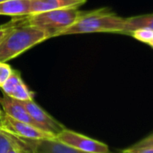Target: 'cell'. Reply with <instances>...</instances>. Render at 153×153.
I'll list each match as a JSON object with an SVG mask.
<instances>
[{
  "label": "cell",
  "instance_id": "obj_1",
  "mask_svg": "<svg viewBox=\"0 0 153 153\" xmlns=\"http://www.w3.org/2000/svg\"><path fill=\"white\" fill-rule=\"evenodd\" d=\"M94 32H111L124 35L125 18L118 16L108 8L84 11L82 16L61 32L60 36Z\"/></svg>",
  "mask_w": 153,
  "mask_h": 153
},
{
  "label": "cell",
  "instance_id": "obj_2",
  "mask_svg": "<svg viewBox=\"0 0 153 153\" xmlns=\"http://www.w3.org/2000/svg\"><path fill=\"white\" fill-rule=\"evenodd\" d=\"M84 13L78 8L53 10L40 13L15 17L17 23L29 25L42 30L48 39L60 36L66 29L74 24Z\"/></svg>",
  "mask_w": 153,
  "mask_h": 153
},
{
  "label": "cell",
  "instance_id": "obj_3",
  "mask_svg": "<svg viewBox=\"0 0 153 153\" xmlns=\"http://www.w3.org/2000/svg\"><path fill=\"white\" fill-rule=\"evenodd\" d=\"M14 21V28L0 43V62L6 63L35 45L49 39L42 30L29 25L19 24L15 19Z\"/></svg>",
  "mask_w": 153,
  "mask_h": 153
},
{
  "label": "cell",
  "instance_id": "obj_4",
  "mask_svg": "<svg viewBox=\"0 0 153 153\" xmlns=\"http://www.w3.org/2000/svg\"><path fill=\"white\" fill-rule=\"evenodd\" d=\"M0 130L14 137L32 141L55 139L54 134L43 131L34 126L17 121L6 115L0 118Z\"/></svg>",
  "mask_w": 153,
  "mask_h": 153
},
{
  "label": "cell",
  "instance_id": "obj_5",
  "mask_svg": "<svg viewBox=\"0 0 153 153\" xmlns=\"http://www.w3.org/2000/svg\"><path fill=\"white\" fill-rule=\"evenodd\" d=\"M55 140L83 152L110 153L106 143L66 128L55 136Z\"/></svg>",
  "mask_w": 153,
  "mask_h": 153
},
{
  "label": "cell",
  "instance_id": "obj_6",
  "mask_svg": "<svg viewBox=\"0 0 153 153\" xmlns=\"http://www.w3.org/2000/svg\"><path fill=\"white\" fill-rule=\"evenodd\" d=\"M19 102L23 106V108L31 116L32 120L41 130L50 133L56 136L59 133L65 129V127L61 124L56 121L39 105H37V103H35L33 100Z\"/></svg>",
  "mask_w": 153,
  "mask_h": 153
},
{
  "label": "cell",
  "instance_id": "obj_7",
  "mask_svg": "<svg viewBox=\"0 0 153 153\" xmlns=\"http://www.w3.org/2000/svg\"><path fill=\"white\" fill-rule=\"evenodd\" d=\"M20 143L38 153H86L69 147L55 139L32 141L15 137Z\"/></svg>",
  "mask_w": 153,
  "mask_h": 153
},
{
  "label": "cell",
  "instance_id": "obj_8",
  "mask_svg": "<svg viewBox=\"0 0 153 153\" xmlns=\"http://www.w3.org/2000/svg\"><path fill=\"white\" fill-rule=\"evenodd\" d=\"M87 0H31L30 14L59 9L78 8Z\"/></svg>",
  "mask_w": 153,
  "mask_h": 153
},
{
  "label": "cell",
  "instance_id": "obj_9",
  "mask_svg": "<svg viewBox=\"0 0 153 153\" xmlns=\"http://www.w3.org/2000/svg\"><path fill=\"white\" fill-rule=\"evenodd\" d=\"M0 103L2 105L5 115L8 116L17 121L23 122V123L34 126L39 128L37 124L32 120L31 116L28 114V112L25 110L23 106L19 101L4 94V97L2 99H0Z\"/></svg>",
  "mask_w": 153,
  "mask_h": 153
},
{
  "label": "cell",
  "instance_id": "obj_10",
  "mask_svg": "<svg viewBox=\"0 0 153 153\" xmlns=\"http://www.w3.org/2000/svg\"><path fill=\"white\" fill-rule=\"evenodd\" d=\"M31 0H7L0 3V15L22 17L30 14Z\"/></svg>",
  "mask_w": 153,
  "mask_h": 153
},
{
  "label": "cell",
  "instance_id": "obj_11",
  "mask_svg": "<svg viewBox=\"0 0 153 153\" xmlns=\"http://www.w3.org/2000/svg\"><path fill=\"white\" fill-rule=\"evenodd\" d=\"M139 28H147L153 30V13L140 14L125 18L124 35L129 36L132 30Z\"/></svg>",
  "mask_w": 153,
  "mask_h": 153
},
{
  "label": "cell",
  "instance_id": "obj_12",
  "mask_svg": "<svg viewBox=\"0 0 153 153\" xmlns=\"http://www.w3.org/2000/svg\"><path fill=\"white\" fill-rule=\"evenodd\" d=\"M10 98L17 100V101H26V100H33L34 93L31 91L26 84L22 81L10 93Z\"/></svg>",
  "mask_w": 153,
  "mask_h": 153
},
{
  "label": "cell",
  "instance_id": "obj_13",
  "mask_svg": "<svg viewBox=\"0 0 153 153\" xmlns=\"http://www.w3.org/2000/svg\"><path fill=\"white\" fill-rule=\"evenodd\" d=\"M22 77L20 73L17 70H13L11 75L9 76V78L5 81V82L3 84V86L1 87L3 92L5 95L9 96L10 93L13 91V90L22 82Z\"/></svg>",
  "mask_w": 153,
  "mask_h": 153
},
{
  "label": "cell",
  "instance_id": "obj_14",
  "mask_svg": "<svg viewBox=\"0 0 153 153\" xmlns=\"http://www.w3.org/2000/svg\"><path fill=\"white\" fill-rule=\"evenodd\" d=\"M129 36H132L135 39L149 45L153 40V30L147 28H139L132 30Z\"/></svg>",
  "mask_w": 153,
  "mask_h": 153
},
{
  "label": "cell",
  "instance_id": "obj_15",
  "mask_svg": "<svg viewBox=\"0 0 153 153\" xmlns=\"http://www.w3.org/2000/svg\"><path fill=\"white\" fill-rule=\"evenodd\" d=\"M13 145L12 136L0 130V153H7Z\"/></svg>",
  "mask_w": 153,
  "mask_h": 153
},
{
  "label": "cell",
  "instance_id": "obj_16",
  "mask_svg": "<svg viewBox=\"0 0 153 153\" xmlns=\"http://www.w3.org/2000/svg\"><path fill=\"white\" fill-rule=\"evenodd\" d=\"M12 72H13V69L8 64L5 62H0V88L5 82V81L9 78Z\"/></svg>",
  "mask_w": 153,
  "mask_h": 153
},
{
  "label": "cell",
  "instance_id": "obj_17",
  "mask_svg": "<svg viewBox=\"0 0 153 153\" xmlns=\"http://www.w3.org/2000/svg\"><path fill=\"white\" fill-rule=\"evenodd\" d=\"M15 26V22L14 21V19L6 23V24H4V25H1L0 26V43L5 39V38L10 33V31L14 28Z\"/></svg>",
  "mask_w": 153,
  "mask_h": 153
},
{
  "label": "cell",
  "instance_id": "obj_18",
  "mask_svg": "<svg viewBox=\"0 0 153 153\" xmlns=\"http://www.w3.org/2000/svg\"><path fill=\"white\" fill-rule=\"evenodd\" d=\"M132 147L135 148H151L153 149V133L149 136L143 138L142 140L139 141L135 144H133Z\"/></svg>",
  "mask_w": 153,
  "mask_h": 153
},
{
  "label": "cell",
  "instance_id": "obj_19",
  "mask_svg": "<svg viewBox=\"0 0 153 153\" xmlns=\"http://www.w3.org/2000/svg\"><path fill=\"white\" fill-rule=\"evenodd\" d=\"M120 153H153V149L151 148H135V147H129Z\"/></svg>",
  "mask_w": 153,
  "mask_h": 153
},
{
  "label": "cell",
  "instance_id": "obj_20",
  "mask_svg": "<svg viewBox=\"0 0 153 153\" xmlns=\"http://www.w3.org/2000/svg\"><path fill=\"white\" fill-rule=\"evenodd\" d=\"M10 135H11V134H10ZM11 136H12V138H13V145H12V147L10 148V150L8 151V152L7 153H23L22 152L21 148H20V146H19V144H18L17 142H16V140L14 138L13 135H11Z\"/></svg>",
  "mask_w": 153,
  "mask_h": 153
},
{
  "label": "cell",
  "instance_id": "obj_21",
  "mask_svg": "<svg viewBox=\"0 0 153 153\" xmlns=\"http://www.w3.org/2000/svg\"><path fill=\"white\" fill-rule=\"evenodd\" d=\"M14 138L16 140V142H17V143L19 144V146H20V148H21L22 152L23 153H38V152H34V151H32V150H31L30 148H28V147H26V146L23 145L22 143H20L18 142V140H17L14 136Z\"/></svg>",
  "mask_w": 153,
  "mask_h": 153
},
{
  "label": "cell",
  "instance_id": "obj_22",
  "mask_svg": "<svg viewBox=\"0 0 153 153\" xmlns=\"http://www.w3.org/2000/svg\"><path fill=\"white\" fill-rule=\"evenodd\" d=\"M149 45H150V46H151V47L153 48V40L151 42V43H150V44H149Z\"/></svg>",
  "mask_w": 153,
  "mask_h": 153
},
{
  "label": "cell",
  "instance_id": "obj_23",
  "mask_svg": "<svg viewBox=\"0 0 153 153\" xmlns=\"http://www.w3.org/2000/svg\"><path fill=\"white\" fill-rule=\"evenodd\" d=\"M4 1H7V0H0V3H1V2H4Z\"/></svg>",
  "mask_w": 153,
  "mask_h": 153
},
{
  "label": "cell",
  "instance_id": "obj_24",
  "mask_svg": "<svg viewBox=\"0 0 153 153\" xmlns=\"http://www.w3.org/2000/svg\"><path fill=\"white\" fill-rule=\"evenodd\" d=\"M0 118H1V110H0Z\"/></svg>",
  "mask_w": 153,
  "mask_h": 153
}]
</instances>
